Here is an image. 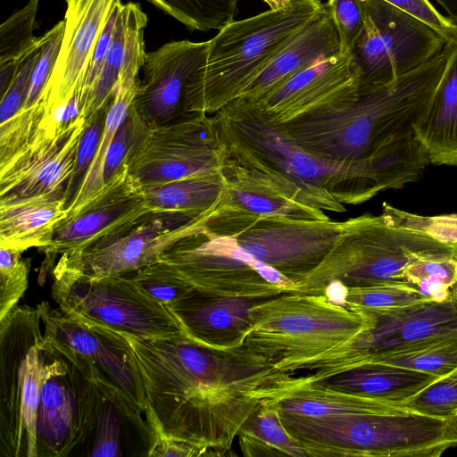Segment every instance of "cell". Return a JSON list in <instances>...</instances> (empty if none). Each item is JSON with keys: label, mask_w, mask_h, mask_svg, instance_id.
Instances as JSON below:
<instances>
[{"label": "cell", "mask_w": 457, "mask_h": 457, "mask_svg": "<svg viewBox=\"0 0 457 457\" xmlns=\"http://www.w3.org/2000/svg\"><path fill=\"white\" fill-rule=\"evenodd\" d=\"M121 332L142 377L152 441L157 435L186 442L204 455L230 451L245 421L290 377L243 345L215 348L187 335L150 338Z\"/></svg>", "instance_id": "6da1fadb"}, {"label": "cell", "mask_w": 457, "mask_h": 457, "mask_svg": "<svg viewBox=\"0 0 457 457\" xmlns=\"http://www.w3.org/2000/svg\"><path fill=\"white\" fill-rule=\"evenodd\" d=\"M443 51L423 66L377 87H357L305 115L279 123L304 151L353 168L380 191L401 189L430 164L413 125L444 72Z\"/></svg>", "instance_id": "7a4b0ae2"}, {"label": "cell", "mask_w": 457, "mask_h": 457, "mask_svg": "<svg viewBox=\"0 0 457 457\" xmlns=\"http://www.w3.org/2000/svg\"><path fill=\"white\" fill-rule=\"evenodd\" d=\"M212 119L223 171L252 179L323 212H344L345 204H362L380 192L361 172L304 151L281 124L242 98Z\"/></svg>", "instance_id": "3957f363"}, {"label": "cell", "mask_w": 457, "mask_h": 457, "mask_svg": "<svg viewBox=\"0 0 457 457\" xmlns=\"http://www.w3.org/2000/svg\"><path fill=\"white\" fill-rule=\"evenodd\" d=\"M322 5L320 0H290L286 7L220 29L208 40L204 58L187 82L183 112L215 113L239 97Z\"/></svg>", "instance_id": "277c9868"}, {"label": "cell", "mask_w": 457, "mask_h": 457, "mask_svg": "<svg viewBox=\"0 0 457 457\" xmlns=\"http://www.w3.org/2000/svg\"><path fill=\"white\" fill-rule=\"evenodd\" d=\"M279 414L306 456L440 457L457 446V417L411 410L318 418Z\"/></svg>", "instance_id": "5b68a950"}, {"label": "cell", "mask_w": 457, "mask_h": 457, "mask_svg": "<svg viewBox=\"0 0 457 457\" xmlns=\"http://www.w3.org/2000/svg\"><path fill=\"white\" fill-rule=\"evenodd\" d=\"M444 258L457 259V243L392 226L382 214L366 213L342 221L335 245L295 293L322 295L331 281L347 287L403 281V273L411 264Z\"/></svg>", "instance_id": "8992f818"}, {"label": "cell", "mask_w": 457, "mask_h": 457, "mask_svg": "<svg viewBox=\"0 0 457 457\" xmlns=\"http://www.w3.org/2000/svg\"><path fill=\"white\" fill-rule=\"evenodd\" d=\"M37 306L16 305L0 320V455L37 457V410L58 350Z\"/></svg>", "instance_id": "52a82bcc"}, {"label": "cell", "mask_w": 457, "mask_h": 457, "mask_svg": "<svg viewBox=\"0 0 457 457\" xmlns=\"http://www.w3.org/2000/svg\"><path fill=\"white\" fill-rule=\"evenodd\" d=\"M243 346L276 369L321 354L369 326L358 312L324 295L284 293L250 309Z\"/></svg>", "instance_id": "ba28073f"}, {"label": "cell", "mask_w": 457, "mask_h": 457, "mask_svg": "<svg viewBox=\"0 0 457 457\" xmlns=\"http://www.w3.org/2000/svg\"><path fill=\"white\" fill-rule=\"evenodd\" d=\"M369 326L336 347L281 370L308 384L370 363L375 359L443 337L457 335V284L442 302L427 301L388 310L349 308Z\"/></svg>", "instance_id": "9c48e42d"}, {"label": "cell", "mask_w": 457, "mask_h": 457, "mask_svg": "<svg viewBox=\"0 0 457 457\" xmlns=\"http://www.w3.org/2000/svg\"><path fill=\"white\" fill-rule=\"evenodd\" d=\"M159 262L194 288L222 296L263 299L294 293L296 285L244 249L234 235L198 220Z\"/></svg>", "instance_id": "30bf717a"}, {"label": "cell", "mask_w": 457, "mask_h": 457, "mask_svg": "<svg viewBox=\"0 0 457 457\" xmlns=\"http://www.w3.org/2000/svg\"><path fill=\"white\" fill-rule=\"evenodd\" d=\"M44 334L94 384L122 406L145 414L142 377L132 349L120 330L76 318L38 303Z\"/></svg>", "instance_id": "8fae6325"}, {"label": "cell", "mask_w": 457, "mask_h": 457, "mask_svg": "<svg viewBox=\"0 0 457 457\" xmlns=\"http://www.w3.org/2000/svg\"><path fill=\"white\" fill-rule=\"evenodd\" d=\"M52 297L71 316L138 337L186 335L170 310L144 292L129 274L91 277L53 268Z\"/></svg>", "instance_id": "7c38bea8"}, {"label": "cell", "mask_w": 457, "mask_h": 457, "mask_svg": "<svg viewBox=\"0 0 457 457\" xmlns=\"http://www.w3.org/2000/svg\"><path fill=\"white\" fill-rule=\"evenodd\" d=\"M365 29L352 52L359 87L390 84L439 54L445 39L433 28L383 0H362Z\"/></svg>", "instance_id": "4fadbf2b"}, {"label": "cell", "mask_w": 457, "mask_h": 457, "mask_svg": "<svg viewBox=\"0 0 457 457\" xmlns=\"http://www.w3.org/2000/svg\"><path fill=\"white\" fill-rule=\"evenodd\" d=\"M142 186L170 182L221 170V153L212 117L183 112L150 128L125 162Z\"/></svg>", "instance_id": "5bb4252c"}, {"label": "cell", "mask_w": 457, "mask_h": 457, "mask_svg": "<svg viewBox=\"0 0 457 457\" xmlns=\"http://www.w3.org/2000/svg\"><path fill=\"white\" fill-rule=\"evenodd\" d=\"M120 0H65L64 30L43 102L45 118L39 134L54 137L79 115L80 95L96 44Z\"/></svg>", "instance_id": "9a60e30c"}, {"label": "cell", "mask_w": 457, "mask_h": 457, "mask_svg": "<svg viewBox=\"0 0 457 457\" xmlns=\"http://www.w3.org/2000/svg\"><path fill=\"white\" fill-rule=\"evenodd\" d=\"M202 217L154 211L80 252L62 254L54 267L91 277L133 273L159 262L161 255L191 232Z\"/></svg>", "instance_id": "2e32d148"}, {"label": "cell", "mask_w": 457, "mask_h": 457, "mask_svg": "<svg viewBox=\"0 0 457 457\" xmlns=\"http://www.w3.org/2000/svg\"><path fill=\"white\" fill-rule=\"evenodd\" d=\"M59 352V351H58ZM101 392L59 352L37 410V457H66L92 435Z\"/></svg>", "instance_id": "e0dca14e"}, {"label": "cell", "mask_w": 457, "mask_h": 457, "mask_svg": "<svg viewBox=\"0 0 457 457\" xmlns=\"http://www.w3.org/2000/svg\"><path fill=\"white\" fill-rule=\"evenodd\" d=\"M152 212L142 185L129 173L124 163L95 199L58 224L50 244L40 250L46 257L39 282H44L58 255L80 252L125 229Z\"/></svg>", "instance_id": "ac0fdd59"}, {"label": "cell", "mask_w": 457, "mask_h": 457, "mask_svg": "<svg viewBox=\"0 0 457 457\" xmlns=\"http://www.w3.org/2000/svg\"><path fill=\"white\" fill-rule=\"evenodd\" d=\"M86 120L77 117L53 138L37 137L0 168V200L43 194H65L75 170Z\"/></svg>", "instance_id": "d6986e66"}, {"label": "cell", "mask_w": 457, "mask_h": 457, "mask_svg": "<svg viewBox=\"0 0 457 457\" xmlns=\"http://www.w3.org/2000/svg\"><path fill=\"white\" fill-rule=\"evenodd\" d=\"M208 46L209 41L186 39L146 53L143 79L132 105L150 128L169 123L183 113L187 82L204 58Z\"/></svg>", "instance_id": "ffe728a7"}, {"label": "cell", "mask_w": 457, "mask_h": 457, "mask_svg": "<svg viewBox=\"0 0 457 457\" xmlns=\"http://www.w3.org/2000/svg\"><path fill=\"white\" fill-rule=\"evenodd\" d=\"M357 87L352 54H337L296 73L270 93L252 101L242 99L256 106L269 120L287 123L345 96Z\"/></svg>", "instance_id": "44dd1931"}, {"label": "cell", "mask_w": 457, "mask_h": 457, "mask_svg": "<svg viewBox=\"0 0 457 457\" xmlns=\"http://www.w3.org/2000/svg\"><path fill=\"white\" fill-rule=\"evenodd\" d=\"M261 300L195 288L167 308L192 339L215 348H234L243 345L252 325L250 309Z\"/></svg>", "instance_id": "7402d4cb"}, {"label": "cell", "mask_w": 457, "mask_h": 457, "mask_svg": "<svg viewBox=\"0 0 457 457\" xmlns=\"http://www.w3.org/2000/svg\"><path fill=\"white\" fill-rule=\"evenodd\" d=\"M337 54L338 34L330 9L323 3L319 13L285 45L239 97L254 100L296 73Z\"/></svg>", "instance_id": "603a6c76"}, {"label": "cell", "mask_w": 457, "mask_h": 457, "mask_svg": "<svg viewBox=\"0 0 457 457\" xmlns=\"http://www.w3.org/2000/svg\"><path fill=\"white\" fill-rule=\"evenodd\" d=\"M444 50V72L413 129L430 164L457 167V32Z\"/></svg>", "instance_id": "cb8c5ba5"}, {"label": "cell", "mask_w": 457, "mask_h": 457, "mask_svg": "<svg viewBox=\"0 0 457 457\" xmlns=\"http://www.w3.org/2000/svg\"><path fill=\"white\" fill-rule=\"evenodd\" d=\"M65 194H43L0 200V247L42 250L67 218Z\"/></svg>", "instance_id": "d4e9b609"}, {"label": "cell", "mask_w": 457, "mask_h": 457, "mask_svg": "<svg viewBox=\"0 0 457 457\" xmlns=\"http://www.w3.org/2000/svg\"><path fill=\"white\" fill-rule=\"evenodd\" d=\"M437 378L393 365L367 363L308 384L402 403Z\"/></svg>", "instance_id": "484cf974"}, {"label": "cell", "mask_w": 457, "mask_h": 457, "mask_svg": "<svg viewBox=\"0 0 457 457\" xmlns=\"http://www.w3.org/2000/svg\"><path fill=\"white\" fill-rule=\"evenodd\" d=\"M270 402L281 412L312 418L410 410L401 403L344 393L316 384L292 385Z\"/></svg>", "instance_id": "4316f807"}, {"label": "cell", "mask_w": 457, "mask_h": 457, "mask_svg": "<svg viewBox=\"0 0 457 457\" xmlns=\"http://www.w3.org/2000/svg\"><path fill=\"white\" fill-rule=\"evenodd\" d=\"M227 179L221 170L188 178L142 186L154 211L177 212L192 218L210 213L220 203Z\"/></svg>", "instance_id": "83f0119b"}, {"label": "cell", "mask_w": 457, "mask_h": 457, "mask_svg": "<svg viewBox=\"0 0 457 457\" xmlns=\"http://www.w3.org/2000/svg\"><path fill=\"white\" fill-rule=\"evenodd\" d=\"M227 187L218 205L262 217L296 220H329L325 212L290 199L252 179L221 170Z\"/></svg>", "instance_id": "f1b7e54d"}, {"label": "cell", "mask_w": 457, "mask_h": 457, "mask_svg": "<svg viewBox=\"0 0 457 457\" xmlns=\"http://www.w3.org/2000/svg\"><path fill=\"white\" fill-rule=\"evenodd\" d=\"M139 83V78H119L113 91L97 151L79 190L67 206V217L75 214L84 208L104 188L103 168L108 148L129 111Z\"/></svg>", "instance_id": "f546056e"}, {"label": "cell", "mask_w": 457, "mask_h": 457, "mask_svg": "<svg viewBox=\"0 0 457 457\" xmlns=\"http://www.w3.org/2000/svg\"><path fill=\"white\" fill-rule=\"evenodd\" d=\"M240 448L245 456H306L299 444L285 428L278 408L263 403L239 431Z\"/></svg>", "instance_id": "4dcf8cb0"}, {"label": "cell", "mask_w": 457, "mask_h": 457, "mask_svg": "<svg viewBox=\"0 0 457 457\" xmlns=\"http://www.w3.org/2000/svg\"><path fill=\"white\" fill-rule=\"evenodd\" d=\"M370 363L393 365L439 378L457 368V335L439 337L390 353Z\"/></svg>", "instance_id": "1f68e13d"}, {"label": "cell", "mask_w": 457, "mask_h": 457, "mask_svg": "<svg viewBox=\"0 0 457 457\" xmlns=\"http://www.w3.org/2000/svg\"><path fill=\"white\" fill-rule=\"evenodd\" d=\"M129 418L140 434L148 431L146 420L101 393L95 426L92 432L93 444L87 456H122V418ZM91 435V436H92Z\"/></svg>", "instance_id": "d6a6232c"}, {"label": "cell", "mask_w": 457, "mask_h": 457, "mask_svg": "<svg viewBox=\"0 0 457 457\" xmlns=\"http://www.w3.org/2000/svg\"><path fill=\"white\" fill-rule=\"evenodd\" d=\"M189 30H220L238 12L239 0H147Z\"/></svg>", "instance_id": "836d02e7"}, {"label": "cell", "mask_w": 457, "mask_h": 457, "mask_svg": "<svg viewBox=\"0 0 457 457\" xmlns=\"http://www.w3.org/2000/svg\"><path fill=\"white\" fill-rule=\"evenodd\" d=\"M427 301L431 300L421 295L414 285L405 281H396L348 287L345 306L388 310Z\"/></svg>", "instance_id": "e575fe53"}, {"label": "cell", "mask_w": 457, "mask_h": 457, "mask_svg": "<svg viewBox=\"0 0 457 457\" xmlns=\"http://www.w3.org/2000/svg\"><path fill=\"white\" fill-rule=\"evenodd\" d=\"M403 280L414 285L431 301H445L457 284V259L420 261L404 270Z\"/></svg>", "instance_id": "d590c367"}, {"label": "cell", "mask_w": 457, "mask_h": 457, "mask_svg": "<svg viewBox=\"0 0 457 457\" xmlns=\"http://www.w3.org/2000/svg\"><path fill=\"white\" fill-rule=\"evenodd\" d=\"M39 0H29L0 26V63L22 59L37 46L41 37L33 35Z\"/></svg>", "instance_id": "8d00e7d4"}, {"label": "cell", "mask_w": 457, "mask_h": 457, "mask_svg": "<svg viewBox=\"0 0 457 457\" xmlns=\"http://www.w3.org/2000/svg\"><path fill=\"white\" fill-rule=\"evenodd\" d=\"M124 50V24L120 10L113 36L104 57L91 99L79 117L87 120L96 111L111 103L115 86L122 70Z\"/></svg>", "instance_id": "74e56055"}, {"label": "cell", "mask_w": 457, "mask_h": 457, "mask_svg": "<svg viewBox=\"0 0 457 457\" xmlns=\"http://www.w3.org/2000/svg\"><path fill=\"white\" fill-rule=\"evenodd\" d=\"M401 404L432 417H457V368Z\"/></svg>", "instance_id": "f35d334b"}, {"label": "cell", "mask_w": 457, "mask_h": 457, "mask_svg": "<svg viewBox=\"0 0 457 457\" xmlns=\"http://www.w3.org/2000/svg\"><path fill=\"white\" fill-rule=\"evenodd\" d=\"M148 295L169 307L195 288L161 262L129 274Z\"/></svg>", "instance_id": "ab89813d"}, {"label": "cell", "mask_w": 457, "mask_h": 457, "mask_svg": "<svg viewBox=\"0 0 457 457\" xmlns=\"http://www.w3.org/2000/svg\"><path fill=\"white\" fill-rule=\"evenodd\" d=\"M22 253L0 247V320L17 305L28 288L30 261L21 259Z\"/></svg>", "instance_id": "60d3db41"}, {"label": "cell", "mask_w": 457, "mask_h": 457, "mask_svg": "<svg viewBox=\"0 0 457 457\" xmlns=\"http://www.w3.org/2000/svg\"><path fill=\"white\" fill-rule=\"evenodd\" d=\"M41 42L42 39L37 46L26 54L11 85L0 96V137H4L11 130L21 113L30 76L40 52Z\"/></svg>", "instance_id": "b9f144b4"}, {"label": "cell", "mask_w": 457, "mask_h": 457, "mask_svg": "<svg viewBox=\"0 0 457 457\" xmlns=\"http://www.w3.org/2000/svg\"><path fill=\"white\" fill-rule=\"evenodd\" d=\"M110 104L86 120V128L77 150L75 170L66 187L67 206L79 190L97 151Z\"/></svg>", "instance_id": "7bdbcfd3"}, {"label": "cell", "mask_w": 457, "mask_h": 457, "mask_svg": "<svg viewBox=\"0 0 457 457\" xmlns=\"http://www.w3.org/2000/svg\"><path fill=\"white\" fill-rule=\"evenodd\" d=\"M386 221L395 227L427 233L445 243H457V214L436 217L419 216L384 203L381 213Z\"/></svg>", "instance_id": "ee69618b"}, {"label": "cell", "mask_w": 457, "mask_h": 457, "mask_svg": "<svg viewBox=\"0 0 457 457\" xmlns=\"http://www.w3.org/2000/svg\"><path fill=\"white\" fill-rule=\"evenodd\" d=\"M338 34L340 54H352L366 25L362 0H328Z\"/></svg>", "instance_id": "f6af8a7d"}, {"label": "cell", "mask_w": 457, "mask_h": 457, "mask_svg": "<svg viewBox=\"0 0 457 457\" xmlns=\"http://www.w3.org/2000/svg\"><path fill=\"white\" fill-rule=\"evenodd\" d=\"M121 4L120 0L118 1L94 48L80 95L79 114L85 110L91 99L104 57L113 36Z\"/></svg>", "instance_id": "bcb514c9"}, {"label": "cell", "mask_w": 457, "mask_h": 457, "mask_svg": "<svg viewBox=\"0 0 457 457\" xmlns=\"http://www.w3.org/2000/svg\"><path fill=\"white\" fill-rule=\"evenodd\" d=\"M414 16L437 31L446 41L457 32V24L440 13L429 0H383Z\"/></svg>", "instance_id": "7dc6e473"}, {"label": "cell", "mask_w": 457, "mask_h": 457, "mask_svg": "<svg viewBox=\"0 0 457 457\" xmlns=\"http://www.w3.org/2000/svg\"><path fill=\"white\" fill-rule=\"evenodd\" d=\"M204 452L198 447L186 442L174 440L162 436H154L145 456L155 457H187L202 456Z\"/></svg>", "instance_id": "c3c4849f"}, {"label": "cell", "mask_w": 457, "mask_h": 457, "mask_svg": "<svg viewBox=\"0 0 457 457\" xmlns=\"http://www.w3.org/2000/svg\"><path fill=\"white\" fill-rule=\"evenodd\" d=\"M23 58L0 63V96H2L11 85Z\"/></svg>", "instance_id": "681fc988"}, {"label": "cell", "mask_w": 457, "mask_h": 457, "mask_svg": "<svg viewBox=\"0 0 457 457\" xmlns=\"http://www.w3.org/2000/svg\"><path fill=\"white\" fill-rule=\"evenodd\" d=\"M447 13V17L457 24V0H435Z\"/></svg>", "instance_id": "f907efd6"}, {"label": "cell", "mask_w": 457, "mask_h": 457, "mask_svg": "<svg viewBox=\"0 0 457 457\" xmlns=\"http://www.w3.org/2000/svg\"><path fill=\"white\" fill-rule=\"evenodd\" d=\"M270 9H278L286 7L290 3V0H262Z\"/></svg>", "instance_id": "816d5d0a"}]
</instances>
